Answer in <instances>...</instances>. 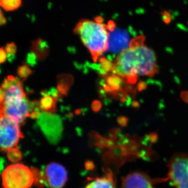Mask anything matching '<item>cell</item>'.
I'll return each instance as SVG.
<instances>
[{
  "mask_svg": "<svg viewBox=\"0 0 188 188\" xmlns=\"http://www.w3.org/2000/svg\"><path fill=\"white\" fill-rule=\"evenodd\" d=\"M45 181L50 188H62L68 180V173L63 165L56 162L49 163L44 170Z\"/></svg>",
  "mask_w": 188,
  "mask_h": 188,
  "instance_id": "obj_9",
  "label": "cell"
},
{
  "mask_svg": "<svg viewBox=\"0 0 188 188\" xmlns=\"http://www.w3.org/2000/svg\"><path fill=\"white\" fill-rule=\"evenodd\" d=\"M7 54L4 48H2L0 50V62L3 63L6 61L7 59Z\"/></svg>",
  "mask_w": 188,
  "mask_h": 188,
  "instance_id": "obj_23",
  "label": "cell"
},
{
  "mask_svg": "<svg viewBox=\"0 0 188 188\" xmlns=\"http://www.w3.org/2000/svg\"><path fill=\"white\" fill-rule=\"evenodd\" d=\"M6 20L4 16H3L2 12H1V17H0V24L1 25H3L6 23Z\"/></svg>",
  "mask_w": 188,
  "mask_h": 188,
  "instance_id": "obj_29",
  "label": "cell"
},
{
  "mask_svg": "<svg viewBox=\"0 0 188 188\" xmlns=\"http://www.w3.org/2000/svg\"><path fill=\"white\" fill-rule=\"evenodd\" d=\"M1 88L4 91V98L1 105L19 102L26 98L20 80L12 76H8L5 79Z\"/></svg>",
  "mask_w": 188,
  "mask_h": 188,
  "instance_id": "obj_8",
  "label": "cell"
},
{
  "mask_svg": "<svg viewBox=\"0 0 188 188\" xmlns=\"http://www.w3.org/2000/svg\"><path fill=\"white\" fill-rule=\"evenodd\" d=\"M108 30L107 24L96 20L82 19L76 25L74 32L80 36L95 62L109 49L110 33Z\"/></svg>",
  "mask_w": 188,
  "mask_h": 188,
  "instance_id": "obj_2",
  "label": "cell"
},
{
  "mask_svg": "<svg viewBox=\"0 0 188 188\" xmlns=\"http://www.w3.org/2000/svg\"><path fill=\"white\" fill-rule=\"evenodd\" d=\"M121 188H155L153 181L145 173L135 171L124 178Z\"/></svg>",
  "mask_w": 188,
  "mask_h": 188,
  "instance_id": "obj_10",
  "label": "cell"
},
{
  "mask_svg": "<svg viewBox=\"0 0 188 188\" xmlns=\"http://www.w3.org/2000/svg\"><path fill=\"white\" fill-rule=\"evenodd\" d=\"M37 104L30 103L26 98L19 102L8 105H1V113L8 116L19 124H22L27 117H30L31 111L37 107Z\"/></svg>",
  "mask_w": 188,
  "mask_h": 188,
  "instance_id": "obj_7",
  "label": "cell"
},
{
  "mask_svg": "<svg viewBox=\"0 0 188 188\" xmlns=\"http://www.w3.org/2000/svg\"><path fill=\"white\" fill-rule=\"evenodd\" d=\"M168 176L176 188H188V154L174 155L168 163Z\"/></svg>",
  "mask_w": 188,
  "mask_h": 188,
  "instance_id": "obj_4",
  "label": "cell"
},
{
  "mask_svg": "<svg viewBox=\"0 0 188 188\" xmlns=\"http://www.w3.org/2000/svg\"><path fill=\"white\" fill-rule=\"evenodd\" d=\"M133 106L134 107H138V105H139V103L136 102H134L132 103Z\"/></svg>",
  "mask_w": 188,
  "mask_h": 188,
  "instance_id": "obj_31",
  "label": "cell"
},
{
  "mask_svg": "<svg viewBox=\"0 0 188 188\" xmlns=\"http://www.w3.org/2000/svg\"><path fill=\"white\" fill-rule=\"evenodd\" d=\"M38 124L49 142L56 144L60 139L62 132V121L52 113H40Z\"/></svg>",
  "mask_w": 188,
  "mask_h": 188,
  "instance_id": "obj_6",
  "label": "cell"
},
{
  "mask_svg": "<svg viewBox=\"0 0 188 188\" xmlns=\"http://www.w3.org/2000/svg\"><path fill=\"white\" fill-rule=\"evenodd\" d=\"M107 28H108L109 31L113 32L116 28V24L113 21H109L107 24Z\"/></svg>",
  "mask_w": 188,
  "mask_h": 188,
  "instance_id": "obj_27",
  "label": "cell"
},
{
  "mask_svg": "<svg viewBox=\"0 0 188 188\" xmlns=\"http://www.w3.org/2000/svg\"><path fill=\"white\" fill-rule=\"evenodd\" d=\"M4 188H30L35 182L32 168L22 163L6 167L2 174Z\"/></svg>",
  "mask_w": 188,
  "mask_h": 188,
  "instance_id": "obj_3",
  "label": "cell"
},
{
  "mask_svg": "<svg viewBox=\"0 0 188 188\" xmlns=\"http://www.w3.org/2000/svg\"><path fill=\"white\" fill-rule=\"evenodd\" d=\"M84 188H116V181L111 171L103 177H97L89 182Z\"/></svg>",
  "mask_w": 188,
  "mask_h": 188,
  "instance_id": "obj_12",
  "label": "cell"
},
{
  "mask_svg": "<svg viewBox=\"0 0 188 188\" xmlns=\"http://www.w3.org/2000/svg\"><path fill=\"white\" fill-rule=\"evenodd\" d=\"M36 56L35 54L34 53L28 55V63L29 64L34 65V63H35Z\"/></svg>",
  "mask_w": 188,
  "mask_h": 188,
  "instance_id": "obj_26",
  "label": "cell"
},
{
  "mask_svg": "<svg viewBox=\"0 0 188 188\" xmlns=\"http://www.w3.org/2000/svg\"><path fill=\"white\" fill-rule=\"evenodd\" d=\"M73 79L70 75L62 76L58 85V91L62 94H66L71 85Z\"/></svg>",
  "mask_w": 188,
  "mask_h": 188,
  "instance_id": "obj_16",
  "label": "cell"
},
{
  "mask_svg": "<svg viewBox=\"0 0 188 188\" xmlns=\"http://www.w3.org/2000/svg\"><path fill=\"white\" fill-rule=\"evenodd\" d=\"M146 84L143 82H140L139 83V86H138V89H139L140 91H141L142 90H144L146 88Z\"/></svg>",
  "mask_w": 188,
  "mask_h": 188,
  "instance_id": "obj_28",
  "label": "cell"
},
{
  "mask_svg": "<svg viewBox=\"0 0 188 188\" xmlns=\"http://www.w3.org/2000/svg\"><path fill=\"white\" fill-rule=\"evenodd\" d=\"M19 124L1 113L0 144L2 151L15 148L20 138L23 137Z\"/></svg>",
  "mask_w": 188,
  "mask_h": 188,
  "instance_id": "obj_5",
  "label": "cell"
},
{
  "mask_svg": "<svg viewBox=\"0 0 188 188\" xmlns=\"http://www.w3.org/2000/svg\"><path fill=\"white\" fill-rule=\"evenodd\" d=\"M40 115V112H39L38 108L37 109V108H36L34 110L31 111L30 113V117L32 119H39Z\"/></svg>",
  "mask_w": 188,
  "mask_h": 188,
  "instance_id": "obj_24",
  "label": "cell"
},
{
  "mask_svg": "<svg viewBox=\"0 0 188 188\" xmlns=\"http://www.w3.org/2000/svg\"><path fill=\"white\" fill-rule=\"evenodd\" d=\"M8 157L11 162L13 163H17L22 158V155L21 152L16 147L12 148L7 151Z\"/></svg>",
  "mask_w": 188,
  "mask_h": 188,
  "instance_id": "obj_18",
  "label": "cell"
},
{
  "mask_svg": "<svg viewBox=\"0 0 188 188\" xmlns=\"http://www.w3.org/2000/svg\"><path fill=\"white\" fill-rule=\"evenodd\" d=\"M130 41L126 35L119 31L110 33L109 50L113 53H122L129 46Z\"/></svg>",
  "mask_w": 188,
  "mask_h": 188,
  "instance_id": "obj_11",
  "label": "cell"
},
{
  "mask_svg": "<svg viewBox=\"0 0 188 188\" xmlns=\"http://www.w3.org/2000/svg\"><path fill=\"white\" fill-rule=\"evenodd\" d=\"M145 40L143 35L133 38L116 59L113 74L122 77L126 83L133 84L138 76H153L158 72L154 52L145 45Z\"/></svg>",
  "mask_w": 188,
  "mask_h": 188,
  "instance_id": "obj_1",
  "label": "cell"
},
{
  "mask_svg": "<svg viewBox=\"0 0 188 188\" xmlns=\"http://www.w3.org/2000/svg\"><path fill=\"white\" fill-rule=\"evenodd\" d=\"M105 83L103 85L105 91L110 92L120 90L123 80L121 77L114 74L110 75H105Z\"/></svg>",
  "mask_w": 188,
  "mask_h": 188,
  "instance_id": "obj_13",
  "label": "cell"
},
{
  "mask_svg": "<svg viewBox=\"0 0 188 188\" xmlns=\"http://www.w3.org/2000/svg\"><path fill=\"white\" fill-rule=\"evenodd\" d=\"M181 96H182V98L184 99V100L188 102V92L183 93V95H182Z\"/></svg>",
  "mask_w": 188,
  "mask_h": 188,
  "instance_id": "obj_30",
  "label": "cell"
},
{
  "mask_svg": "<svg viewBox=\"0 0 188 188\" xmlns=\"http://www.w3.org/2000/svg\"><path fill=\"white\" fill-rule=\"evenodd\" d=\"M118 122L121 126H126L128 123V120L124 117H120L117 119Z\"/></svg>",
  "mask_w": 188,
  "mask_h": 188,
  "instance_id": "obj_25",
  "label": "cell"
},
{
  "mask_svg": "<svg viewBox=\"0 0 188 188\" xmlns=\"http://www.w3.org/2000/svg\"><path fill=\"white\" fill-rule=\"evenodd\" d=\"M0 4L5 11H15L20 7L22 0H0Z\"/></svg>",
  "mask_w": 188,
  "mask_h": 188,
  "instance_id": "obj_17",
  "label": "cell"
},
{
  "mask_svg": "<svg viewBox=\"0 0 188 188\" xmlns=\"http://www.w3.org/2000/svg\"><path fill=\"white\" fill-rule=\"evenodd\" d=\"M32 71L28 65L24 64L19 67L17 69V74L23 80H25L28 76L31 74Z\"/></svg>",
  "mask_w": 188,
  "mask_h": 188,
  "instance_id": "obj_20",
  "label": "cell"
},
{
  "mask_svg": "<svg viewBox=\"0 0 188 188\" xmlns=\"http://www.w3.org/2000/svg\"><path fill=\"white\" fill-rule=\"evenodd\" d=\"M32 47L34 53L40 59L46 57L47 54H48V45L41 39L34 41Z\"/></svg>",
  "mask_w": 188,
  "mask_h": 188,
  "instance_id": "obj_15",
  "label": "cell"
},
{
  "mask_svg": "<svg viewBox=\"0 0 188 188\" xmlns=\"http://www.w3.org/2000/svg\"><path fill=\"white\" fill-rule=\"evenodd\" d=\"M6 52V54L9 59H12L13 57H14L16 53V46L13 42L8 43L6 45L4 49Z\"/></svg>",
  "mask_w": 188,
  "mask_h": 188,
  "instance_id": "obj_21",
  "label": "cell"
},
{
  "mask_svg": "<svg viewBox=\"0 0 188 188\" xmlns=\"http://www.w3.org/2000/svg\"><path fill=\"white\" fill-rule=\"evenodd\" d=\"M57 98L51 95L47 94L43 96L39 102V108L46 113H54L56 112V105Z\"/></svg>",
  "mask_w": 188,
  "mask_h": 188,
  "instance_id": "obj_14",
  "label": "cell"
},
{
  "mask_svg": "<svg viewBox=\"0 0 188 188\" xmlns=\"http://www.w3.org/2000/svg\"><path fill=\"white\" fill-rule=\"evenodd\" d=\"M100 67L105 72H113L114 69V64L105 58H100L99 59Z\"/></svg>",
  "mask_w": 188,
  "mask_h": 188,
  "instance_id": "obj_19",
  "label": "cell"
},
{
  "mask_svg": "<svg viewBox=\"0 0 188 188\" xmlns=\"http://www.w3.org/2000/svg\"><path fill=\"white\" fill-rule=\"evenodd\" d=\"M91 108H92L93 111H95V112L99 111L101 108H102L101 102L98 100H95L92 103Z\"/></svg>",
  "mask_w": 188,
  "mask_h": 188,
  "instance_id": "obj_22",
  "label": "cell"
}]
</instances>
